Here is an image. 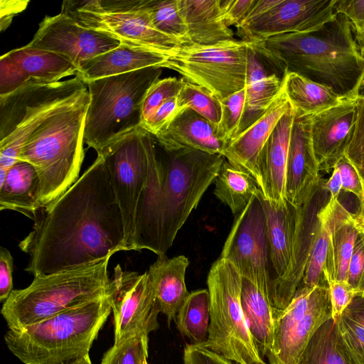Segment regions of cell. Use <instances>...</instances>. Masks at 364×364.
<instances>
[{
  "label": "cell",
  "instance_id": "cell-56",
  "mask_svg": "<svg viewBox=\"0 0 364 364\" xmlns=\"http://www.w3.org/2000/svg\"><path fill=\"white\" fill-rule=\"evenodd\" d=\"M353 97L364 98V69L353 92Z\"/></svg>",
  "mask_w": 364,
  "mask_h": 364
},
{
  "label": "cell",
  "instance_id": "cell-8",
  "mask_svg": "<svg viewBox=\"0 0 364 364\" xmlns=\"http://www.w3.org/2000/svg\"><path fill=\"white\" fill-rule=\"evenodd\" d=\"M86 90V83L76 75L53 83L28 85L0 97V183L29 136Z\"/></svg>",
  "mask_w": 364,
  "mask_h": 364
},
{
  "label": "cell",
  "instance_id": "cell-9",
  "mask_svg": "<svg viewBox=\"0 0 364 364\" xmlns=\"http://www.w3.org/2000/svg\"><path fill=\"white\" fill-rule=\"evenodd\" d=\"M242 278L228 260L220 258L209 270V350L236 364H267L260 356L247 324L242 305Z\"/></svg>",
  "mask_w": 364,
  "mask_h": 364
},
{
  "label": "cell",
  "instance_id": "cell-51",
  "mask_svg": "<svg viewBox=\"0 0 364 364\" xmlns=\"http://www.w3.org/2000/svg\"><path fill=\"white\" fill-rule=\"evenodd\" d=\"M13 257L3 247L0 249V301L4 302L13 291Z\"/></svg>",
  "mask_w": 364,
  "mask_h": 364
},
{
  "label": "cell",
  "instance_id": "cell-48",
  "mask_svg": "<svg viewBox=\"0 0 364 364\" xmlns=\"http://www.w3.org/2000/svg\"><path fill=\"white\" fill-rule=\"evenodd\" d=\"M336 167L340 172L342 190L355 195L360 203L364 196V189L361 178L356 169L344 155L338 161Z\"/></svg>",
  "mask_w": 364,
  "mask_h": 364
},
{
  "label": "cell",
  "instance_id": "cell-1",
  "mask_svg": "<svg viewBox=\"0 0 364 364\" xmlns=\"http://www.w3.org/2000/svg\"><path fill=\"white\" fill-rule=\"evenodd\" d=\"M18 245L33 276L77 268L127 250L122 213L102 156L37 213Z\"/></svg>",
  "mask_w": 364,
  "mask_h": 364
},
{
  "label": "cell",
  "instance_id": "cell-23",
  "mask_svg": "<svg viewBox=\"0 0 364 364\" xmlns=\"http://www.w3.org/2000/svg\"><path fill=\"white\" fill-rule=\"evenodd\" d=\"M283 87L266 112L226 145L223 157L255 181L259 187L257 162L261 150L282 117L291 109Z\"/></svg>",
  "mask_w": 364,
  "mask_h": 364
},
{
  "label": "cell",
  "instance_id": "cell-11",
  "mask_svg": "<svg viewBox=\"0 0 364 364\" xmlns=\"http://www.w3.org/2000/svg\"><path fill=\"white\" fill-rule=\"evenodd\" d=\"M250 46L236 39L210 46L181 45L163 68L177 72L186 81L223 99L245 87Z\"/></svg>",
  "mask_w": 364,
  "mask_h": 364
},
{
  "label": "cell",
  "instance_id": "cell-14",
  "mask_svg": "<svg viewBox=\"0 0 364 364\" xmlns=\"http://www.w3.org/2000/svg\"><path fill=\"white\" fill-rule=\"evenodd\" d=\"M336 0H255L237 27L242 41L258 42L291 33H306L321 27L336 16Z\"/></svg>",
  "mask_w": 364,
  "mask_h": 364
},
{
  "label": "cell",
  "instance_id": "cell-46",
  "mask_svg": "<svg viewBox=\"0 0 364 364\" xmlns=\"http://www.w3.org/2000/svg\"><path fill=\"white\" fill-rule=\"evenodd\" d=\"M255 0H219L220 13L225 23L236 28L245 20Z\"/></svg>",
  "mask_w": 364,
  "mask_h": 364
},
{
  "label": "cell",
  "instance_id": "cell-34",
  "mask_svg": "<svg viewBox=\"0 0 364 364\" xmlns=\"http://www.w3.org/2000/svg\"><path fill=\"white\" fill-rule=\"evenodd\" d=\"M214 182V195L235 216L245 210L259 191L250 173L232 166L225 159Z\"/></svg>",
  "mask_w": 364,
  "mask_h": 364
},
{
  "label": "cell",
  "instance_id": "cell-12",
  "mask_svg": "<svg viewBox=\"0 0 364 364\" xmlns=\"http://www.w3.org/2000/svg\"><path fill=\"white\" fill-rule=\"evenodd\" d=\"M262 194L259 190L235 217L219 257L230 262L242 278L269 294L272 301L277 277L271 259Z\"/></svg>",
  "mask_w": 364,
  "mask_h": 364
},
{
  "label": "cell",
  "instance_id": "cell-7",
  "mask_svg": "<svg viewBox=\"0 0 364 364\" xmlns=\"http://www.w3.org/2000/svg\"><path fill=\"white\" fill-rule=\"evenodd\" d=\"M161 73V68L151 67L85 82L90 103L84 142L97 155L141 127L144 98Z\"/></svg>",
  "mask_w": 364,
  "mask_h": 364
},
{
  "label": "cell",
  "instance_id": "cell-21",
  "mask_svg": "<svg viewBox=\"0 0 364 364\" xmlns=\"http://www.w3.org/2000/svg\"><path fill=\"white\" fill-rule=\"evenodd\" d=\"M311 136V116L294 114L286 171V199L299 205L321 178Z\"/></svg>",
  "mask_w": 364,
  "mask_h": 364
},
{
  "label": "cell",
  "instance_id": "cell-40",
  "mask_svg": "<svg viewBox=\"0 0 364 364\" xmlns=\"http://www.w3.org/2000/svg\"><path fill=\"white\" fill-rule=\"evenodd\" d=\"M245 87L226 97L220 99L221 119L217 127L218 137L227 144L236 135L245 104Z\"/></svg>",
  "mask_w": 364,
  "mask_h": 364
},
{
  "label": "cell",
  "instance_id": "cell-3",
  "mask_svg": "<svg viewBox=\"0 0 364 364\" xmlns=\"http://www.w3.org/2000/svg\"><path fill=\"white\" fill-rule=\"evenodd\" d=\"M250 43L282 77L295 73L346 97H353L364 69L351 23L341 14L314 31Z\"/></svg>",
  "mask_w": 364,
  "mask_h": 364
},
{
  "label": "cell",
  "instance_id": "cell-52",
  "mask_svg": "<svg viewBox=\"0 0 364 364\" xmlns=\"http://www.w3.org/2000/svg\"><path fill=\"white\" fill-rule=\"evenodd\" d=\"M29 0L0 1V31H5L11 23L14 17L24 11Z\"/></svg>",
  "mask_w": 364,
  "mask_h": 364
},
{
  "label": "cell",
  "instance_id": "cell-44",
  "mask_svg": "<svg viewBox=\"0 0 364 364\" xmlns=\"http://www.w3.org/2000/svg\"><path fill=\"white\" fill-rule=\"evenodd\" d=\"M346 282L355 294L364 293V225L362 223L350 257Z\"/></svg>",
  "mask_w": 364,
  "mask_h": 364
},
{
  "label": "cell",
  "instance_id": "cell-18",
  "mask_svg": "<svg viewBox=\"0 0 364 364\" xmlns=\"http://www.w3.org/2000/svg\"><path fill=\"white\" fill-rule=\"evenodd\" d=\"M325 183L321 178L299 205L290 264L285 274L274 286L272 302L277 309H284L289 305L304 277L316 237L319 213L330 200Z\"/></svg>",
  "mask_w": 364,
  "mask_h": 364
},
{
  "label": "cell",
  "instance_id": "cell-53",
  "mask_svg": "<svg viewBox=\"0 0 364 364\" xmlns=\"http://www.w3.org/2000/svg\"><path fill=\"white\" fill-rule=\"evenodd\" d=\"M342 314L364 327V293L355 294Z\"/></svg>",
  "mask_w": 364,
  "mask_h": 364
},
{
  "label": "cell",
  "instance_id": "cell-20",
  "mask_svg": "<svg viewBox=\"0 0 364 364\" xmlns=\"http://www.w3.org/2000/svg\"><path fill=\"white\" fill-rule=\"evenodd\" d=\"M356 114V98L311 116V136L319 171L329 173L344 155L350 140Z\"/></svg>",
  "mask_w": 364,
  "mask_h": 364
},
{
  "label": "cell",
  "instance_id": "cell-57",
  "mask_svg": "<svg viewBox=\"0 0 364 364\" xmlns=\"http://www.w3.org/2000/svg\"><path fill=\"white\" fill-rule=\"evenodd\" d=\"M363 189H364V185H363ZM356 215L363 225H364V196L363 200L359 203V210L358 212L356 213Z\"/></svg>",
  "mask_w": 364,
  "mask_h": 364
},
{
  "label": "cell",
  "instance_id": "cell-39",
  "mask_svg": "<svg viewBox=\"0 0 364 364\" xmlns=\"http://www.w3.org/2000/svg\"><path fill=\"white\" fill-rule=\"evenodd\" d=\"M148 348L149 335L138 333L114 343L103 355L101 364H144Z\"/></svg>",
  "mask_w": 364,
  "mask_h": 364
},
{
  "label": "cell",
  "instance_id": "cell-22",
  "mask_svg": "<svg viewBox=\"0 0 364 364\" xmlns=\"http://www.w3.org/2000/svg\"><path fill=\"white\" fill-rule=\"evenodd\" d=\"M294 119V112L291 107L278 122L257 159L259 188L264 198L276 207L287 203L286 171Z\"/></svg>",
  "mask_w": 364,
  "mask_h": 364
},
{
  "label": "cell",
  "instance_id": "cell-49",
  "mask_svg": "<svg viewBox=\"0 0 364 364\" xmlns=\"http://www.w3.org/2000/svg\"><path fill=\"white\" fill-rule=\"evenodd\" d=\"M332 306V318L337 319L355 295L346 282L333 281L328 283Z\"/></svg>",
  "mask_w": 364,
  "mask_h": 364
},
{
  "label": "cell",
  "instance_id": "cell-24",
  "mask_svg": "<svg viewBox=\"0 0 364 364\" xmlns=\"http://www.w3.org/2000/svg\"><path fill=\"white\" fill-rule=\"evenodd\" d=\"M244 112L235 136L262 117L283 87V77L250 42Z\"/></svg>",
  "mask_w": 364,
  "mask_h": 364
},
{
  "label": "cell",
  "instance_id": "cell-50",
  "mask_svg": "<svg viewBox=\"0 0 364 364\" xmlns=\"http://www.w3.org/2000/svg\"><path fill=\"white\" fill-rule=\"evenodd\" d=\"M335 12L344 15L353 30L364 28V0H336Z\"/></svg>",
  "mask_w": 364,
  "mask_h": 364
},
{
  "label": "cell",
  "instance_id": "cell-26",
  "mask_svg": "<svg viewBox=\"0 0 364 364\" xmlns=\"http://www.w3.org/2000/svg\"><path fill=\"white\" fill-rule=\"evenodd\" d=\"M332 218L329 243L323 270L328 282H346L349 263L361 223L338 199H331Z\"/></svg>",
  "mask_w": 364,
  "mask_h": 364
},
{
  "label": "cell",
  "instance_id": "cell-32",
  "mask_svg": "<svg viewBox=\"0 0 364 364\" xmlns=\"http://www.w3.org/2000/svg\"><path fill=\"white\" fill-rule=\"evenodd\" d=\"M284 89L297 116H311L338 105L346 98L332 88L292 72L283 75Z\"/></svg>",
  "mask_w": 364,
  "mask_h": 364
},
{
  "label": "cell",
  "instance_id": "cell-43",
  "mask_svg": "<svg viewBox=\"0 0 364 364\" xmlns=\"http://www.w3.org/2000/svg\"><path fill=\"white\" fill-rule=\"evenodd\" d=\"M336 320L353 363L364 364V327L343 314Z\"/></svg>",
  "mask_w": 364,
  "mask_h": 364
},
{
  "label": "cell",
  "instance_id": "cell-6",
  "mask_svg": "<svg viewBox=\"0 0 364 364\" xmlns=\"http://www.w3.org/2000/svg\"><path fill=\"white\" fill-rule=\"evenodd\" d=\"M110 258L77 268L34 276L31 284L14 289L1 313L9 330L19 331L60 312L112 292Z\"/></svg>",
  "mask_w": 364,
  "mask_h": 364
},
{
  "label": "cell",
  "instance_id": "cell-17",
  "mask_svg": "<svg viewBox=\"0 0 364 364\" xmlns=\"http://www.w3.org/2000/svg\"><path fill=\"white\" fill-rule=\"evenodd\" d=\"M120 44L118 40L86 28L60 12L55 16H46L27 45L64 57L79 71L87 61Z\"/></svg>",
  "mask_w": 364,
  "mask_h": 364
},
{
  "label": "cell",
  "instance_id": "cell-31",
  "mask_svg": "<svg viewBox=\"0 0 364 364\" xmlns=\"http://www.w3.org/2000/svg\"><path fill=\"white\" fill-rule=\"evenodd\" d=\"M262 202L266 217L271 259L277 277L275 286L276 282L285 274L290 264L299 205H294L287 200L282 206L276 207L265 200L262 194Z\"/></svg>",
  "mask_w": 364,
  "mask_h": 364
},
{
  "label": "cell",
  "instance_id": "cell-42",
  "mask_svg": "<svg viewBox=\"0 0 364 364\" xmlns=\"http://www.w3.org/2000/svg\"><path fill=\"white\" fill-rule=\"evenodd\" d=\"M355 98V120L344 156L356 169L364 185V98Z\"/></svg>",
  "mask_w": 364,
  "mask_h": 364
},
{
  "label": "cell",
  "instance_id": "cell-13",
  "mask_svg": "<svg viewBox=\"0 0 364 364\" xmlns=\"http://www.w3.org/2000/svg\"><path fill=\"white\" fill-rule=\"evenodd\" d=\"M332 318L329 286L298 288L289 305L274 309L272 350L267 364H297L317 328Z\"/></svg>",
  "mask_w": 364,
  "mask_h": 364
},
{
  "label": "cell",
  "instance_id": "cell-4",
  "mask_svg": "<svg viewBox=\"0 0 364 364\" xmlns=\"http://www.w3.org/2000/svg\"><path fill=\"white\" fill-rule=\"evenodd\" d=\"M88 90L44 122L23 144L18 160L32 164L40 178L46 206L78 178L84 159V129Z\"/></svg>",
  "mask_w": 364,
  "mask_h": 364
},
{
  "label": "cell",
  "instance_id": "cell-35",
  "mask_svg": "<svg viewBox=\"0 0 364 364\" xmlns=\"http://www.w3.org/2000/svg\"><path fill=\"white\" fill-rule=\"evenodd\" d=\"M210 318L209 291L199 289L190 293L175 321L180 333L192 344H204L208 338Z\"/></svg>",
  "mask_w": 364,
  "mask_h": 364
},
{
  "label": "cell",
  "instance_id": "cell-5",
  "mask_svg": "<svg viewBox=\"0 0 364 364\" xmlns=\"http://www.w3.org/2000/svg\"><path fill=\"white\" fill-rule=\"evenodd\" d=\"M112 293L22 330H9L5 343L24 364H67L80 359L89 355L112 312Z\"/></svg>",
  "mask_w": 364,
  "mask_h": 364
},
{
  "label": "cell",
  "instance_id": "cell-37",
  "mask_svg": "<svg viewBox=\"0 0 364 364\" xmlns=\"http://www.w3.org/2000/svg\"><path fill=\"white\" fill-rule=\"evenodd\" d=\"M141 4L159 31L177 39L182 45L189 43L177 0H141Z\"/></svg>",
  "mask_w": 364,
  "mask_h": 364
},
{
  "label": "cell",
  "instance_id": "cell-38",
  "mask_svg": "<svg viewBox=\"0 0 364 364\" xmlns=\"http://www.w3.org/2000/svg\"><path fill=\"white\" fill-rule=\"evenodd\" d=\"M179 107L190 108L218 127L221 119L218 97L206 88L186 81L177 96Z\"/></svg>",
  "mask_w": 364,
  "mask_h": 364
},
{
  "label": "cell",
  "instance_id": "cell-55",
  "mask_svg": "<svg viewBox=\"0 0 364 364\" xmlns=\"http://www.w3.org/2000/svg\"><path fill=\"white\" fill-rule=\"evenodd\" d=\"M353 33L358 53L364 60V28L353 30Z\"/></svg>",
  "mask_w": 364,
  "mask_h": 364
},
{
  "label": "cell",
  "instance_id": "cell-25",
  "mask_svg": "<svg viewBox=\"0 0 364 364\" xmlns=\"http://www.w3.org/2000/svg\"><path fill=\"white\" fill-rule=\"evenodd\" d=\"M161 145L188 148L210 154H223L226 144L220 139L217 127L193 109L182 108L156 136Z\"/></svg>",
  "mask_w": 364,
  "mask_h": 364
},
{
  "label": "cell",
  "instance_id": "cell-41",
  "mask_svg": "<svg viewBox=\"0 0 364 364\" xmlns=\"http://www.w3.org/2000/svg\"><path fill=\"white\" fill-rule=\"evenodd\" d=\"M186 80L183 78L168 77L159 79L147 90L141 109V127L152 117L156 109L171 97H177Z\"/></svg>",
  "mask_w": 364,
  "mask_h": 364
},
{
  "label": "cell",
  "instance_id": "cell-45",
  "mask_svg": "<svg viewBox=\"0 0 364 364\" xmlns=\"http://www.w3.org/2000/svg\"><path fill=\"white\" fill-rule=\"evenodd\" d=\"M181 109L178 106L177 97H171L156 109L141 128L156 136L167 127Z\"/></svg>",
  "mask_w": 364,
  "mask_h": 364
},
{
  "label": "cell",
  "instance_id": "cell-16",
  "mask_svg": "<svg viewBox=\"0 0 364 364\" xmlns=\"http://www.w3.org/2000/svg\"><path fill=\"white\" fill-rule=\"evenodd\" d=\"M112 284L114 343L138 333L149 335L159 328L158 315L161 312L147 271L143 274L124 271L117 264Z\"/></svg>",
  "mask_w": 364,
  "mask_h": 364
},
{
  "label": "cell",
  "instance_id": "cell-10",
  "mask_svg": "<svg viewBox=\"0 0 364 364\" xmlns=\"http://www.w3.org/2000/svg\"><path fill=\"white\" fill-rule=\"evenodd\" d=\"M61 12L79 25L105 33L129 46L170 56L182 45L154 26L141 0H68L63 2Z\"/></svg>",
  "mask_w": 364,
  "mask_h": 364
},
{
  "label": "cell",
  "instance_id": "cell-27",
  "mask_svg": "<svg viewBox=\"0 0 364 364\" xmlns=\"http://www.w3.org/2000/svg\"><path fill=\"white\" fill-rule=\"evenodd\" d=\"M189 260L184 255L168 258L159 255L148 274L154 287L160 312L168 324L176 320L177 313L190 294L186 284V272Z\"/></svg>",
  "mask_w": 364,
  "mask_h": 364
},
{
  "label": "cell",
  "instance_id": "cell-2",
  "mask_svg": "<svg viewBox=\"0 0 364 364\" xmlns=\"http://www.w3.org/2000/svg\"><path fill=\"white\" fill-rule=\"evenodd\" d=\"M149 172L140 195L132 250L166 255L203 194L215 181L224 157L188 148H169L144 129Z\"/></svg>",
  "mask_w": 364,
  "mask_h": 364
},
{
  "label": "cell",
  "instance_id": "cell-28",
  "mask_svg": "<svg viewBox=\"0 0 364 364\" xmlns=\"http://www.w3.org/2000/svg\"><path fill=\"white\" fill-rule=\"evenodd\" d=\"M169 55L120 44L85 63L77 75L85 82L151 67L163 68Z\"/></svg>",
  "mask_w": 364,
  "mask_h": 364
},
{
  "label": "cell",
  "instance_id": "cell-54",
  "mask_svg": "<svg viewBox=\"0 0 364 364\" xmlns=\"http://www.w3.org/2000/svg\"><path fill=\"white\" fill-rule=\"evenodd\" d=\"M325 186L330 193V198L338 199L341 191L342 190V181L339 170L337 167H334L329 179L326 181Z\"/></svg>",
  "mask_w": 364,
  "mask_h": 364
},
{
  "label": "cell",
  "instance_id": "cell-47",
  "mask_svg": "<svg viewBox=\"0 0 364 364\" xmlns=\"http://www.w3.org/2000/svg\"><path fill=\"white\" fill-rule=\"evenodd\" d=\"M183 364H236L203 344L188 343L183 349Z\"/></svg>",
  "mask_w": 364,
  "mask_h": 364
},
{
  "label": "cell",
  "instance_id": "cell-58",
  "mask_svg": "<svg viewBox=\"0 0 364 364\" xmlns=\"http://www.w3.org/2000/svg\"><path fill=\"white\" fill-rule=\"evenodd\" d=\"M67 364H92L89 355Z\"/></svg>",
  "mask_w": 364,
  "mask_h": 364
},
{
  "label": "cell",
  "instance_id": "cell-59",
  "mask_svg": "<svg viewBox=\"0 0 364 364\" xmlns=\"http://www.w3.org/2000/svg\"><path fill=\"white\" fill-rule=\"evenodd\" d=\"M144 364H149L148 362L146 361Z\"/></svg>",
  "mask_w": 364,
  "mask_h": 364
},
{
  "label": "cell",
  "instance_id": "cell-19",
  "mask_svg": "<svg viewBox=\"0 0 364 364\" xmlns=\"http://www.w3.org/2000/svg\"><path fill=\"white\" fill-rule=\"evenodd\" d=\"M77 68L64 57L26 45L0 58V97L31 84H48L75 76Z\"/></svg>",
  "mask_w": 364,
  "mask_h": 364
},
{
  "label": "cell",
  "instance_id": "cell-30",
  "mask_svg": "<svg viewBox=\"0 0 364 364\" xmlns=\"http://www.w3.org/2000/svg\"><path fill=\"white\" fill-rule=\"evenodd\" d=\"M186 26L188 44L214 45L234 40V32L223 20L219 0H177Z\"/></svg>",
  "mask_w": 364,
  "mask_h": 364
},
{
  "label": "cell",
  "instance_id": "cell-33",
  "mask_svg": "<svg viewBox=\"0 0 364 364\" xmlns=\"http://www.w3.org/2000/svg\"><path fill=\"white\" fill-rule=\"evenodd\" d=\"M297 364H354L341 337L337 320L331 318L317 328Z\"/></svg>",
  "mask_w": 364,
  "mask_h": 364
},
{
  "label": "cell",
  "instance_id": "cell-15",
  "mask_svg": "<svg viewBox=\"0 0 364 364\" xmlns=\"http://www.w3.org/2000/svg\"><path fill=\"white\" fill-rule=\"evenodd\" d=\"M143 132L139 127L97 155L105 160L122 213L127 250H132L136 208L149 172Z\"/></svg>",
  "mask_w": 364,
  "mask_h": 364
},
{
  "label": "cell",
  "instance_id": "cell-29",
  "mask_svg": "<svg viewBox=\"0 0 364 364\" xmlns=\"http://www.w3.org/2000/svg\"><path fill=\"white\" fill-rule=\"evenodd\" d=\"M42 207L41 182L35 167L18 160L0 183V210L16 211L34 220Z\"/></svg>",
  "mask_w": 364,
  "mask_h": 364
},
{
  "label": "cell",
  "instance_id": "cell-36",
  "mask_svg": "<svg viewBox=\"0 0 364 364\" xmlns=\"http://www.w3.org/2000/svg\"><path fill=\"white\" fill-rule=\"evenodd\" d=\"M318 218V225L311 252L298 288L310 289L316 286L328 284L324 277L323 270L331 226L332 203L330 200L320 212Z\"/></svg>",
  "mask_w": 364,
  "mask_h": 364
}]
</instances>
